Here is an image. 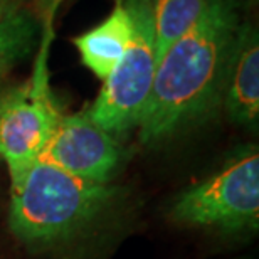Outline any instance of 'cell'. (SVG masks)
<instances>
[{
    "instance_id": "3957f363",
    "label": "cell",
    "mask_w": 259,
    "mask_h": 259,
    "mask_svg": "<svg viewBox=\"0 0 259 259\" xmlns=\"http://www.w3.org/2000/svg\"><path fill=\"white\" fill-rule=\"evenodd\" d=\"M170 219L224 232L256 231L259 222V155L237 153L212 177L184 190L170 205Z\"/></svg>"
},
{
    "instance_id": "8992f818",
    "label": "cell",
    "mask_w": 259,
    "mask_h": 259,
    "mask_svg": "<svg viewBox=\"0 0 259 259\" xmlns=\"http://www.w3.org/2000/svg\"><path fill=\"white\" fill-rule=\"evenodd\" d=\"M40 157L79 179L110 184L120 165L121 150L116 138L98 125L86 108L79 113L59 116Z\"/></svg>"
},
{
    "instance_id": "52a82bcc",
    "label": "cell",
    "mask_w": 259,
    "mask_h": 259,
    "mask_svg": "<svg viewBox=\"0 0 259 259\" xmlns=\"http://www.w3.org/2000/svg\"><path fill=\"white\" fill-rule=\"evenodd\" d=\"M222 103L236 125L256 128L259 120V37L257 29L242 24L227 71Z\"/></svg>"
},
{
    "instance_id": "ba28073f",
    "label": "cell",
    "mask_w": 259,
    "mask_h": 259,
    "mask_svg": "<svg viewBox=\"0 0 259 259\" xmlns=\"http://www.w3.org/2000/svg\"><path fill=\"white\" fill-rule=\"evenodd\" d=\"M133 37V20L123 0H116L101 24L72 39L81 63L105 81L120 63Z\"/></svg>"
},
{
    "instance_id": "5b68a950",
    "label": "cell",
    "mask_w": 259,
    "mask_h": 259,
    "mask_svg": "<svg viewBox=\"0 0 259 259\" xmlns=\"http://www.w3.org/2000/svg\"><path fill=\"white\" fill-rule=\"evenodd\" d=\"M133 20V37L120 63L103 81V88L88 113L103 130L125 135L138 128L153 88L158 53L153 32L133 0H123Z\"/></svg>"
},
{
    "instance_id": "9c48e42d",
    "label": "cell",
    "mask_w": 259,
    "mask_h": 259,
    "mask_svg": "<svg viewBox=\"0 0 259 259\" xmlns=\"http://www.w3.org/2000/svg\"><path fill=\"white\" fill-rule=\"evenodd\" d=\"M153 32L158 59L170 44L192 27L212 0H133Z\"/></svg>"
},
{
    "instance_id": "7a4b0ae2",
    "label": "cell",
    "mask_w": 259,
    "mask_h": 259,
    "mask_svg": "<svg viewBox=\"0 0 259 259\" xmlns=\"http://www.w3.org/2000/svg\"><path fill=\"white\" fill-rule=\"evenodd\" d=\"M116 192L110 184L79 179L39 157L22 180L12 185L10 229L24 244L53 247L91 226Z\"/></svg>"
},
{
    "instance_id": "30bf717a",
    "label": "cell",
    "mask_w": 259,
    "mask_h": 259,
    "mask_svg": "<svg viewBox=\"0 0 259 259\" xmlns=\"http://www.w3.org/2000/svg\"><path fill=\"white\" fill-rule=\"evenodd\" d=\"M37 35V19L25 7L0 22V77L32 53Z\"/></svg>"
},
{
    "instance_id": "277c9868",
    "label": "cell",
    "mask_w": 259,
    "mask_h": 259,
    "mask_svg": "<svg viewBox=\"0 0 259 259\" xmlns=\"http://www.w3.org/2000/svg\"><path fill=\"white\" fill-rule=\"evenodd\" d=\"M61 115L51 93L44 46L32 79L0 95V157L12 185H17L42 155Z\"/></svg>"
},
{
    "instance_id": "8fae6325",
    "label": "cell",
    "mask_w": 259,
    "mask_h": 259,
    "mask_svg": "<svg viewBox=\"0 0 259 259\" xmlns=\"http://www.w3.org/2000/svg\"><path fill=\"white\" fill-rule=\"evenodd\" d=\"M20 7H24L22 0H0V22L17 12Z\"/></svg>"
},
{
    "instance_id": "6da1fadb",
    "label": "cell",
    "mask_w": 259,
    "mask_h": 259,
    "mask_svg": "<svg viewBox=\"0 0 259 259\" xmlns=\"http://www.w3.org/2000/svg\"><path fill=\"white\" fill-rule=\"evenodd\" d=\"M241 25L239 0H212L192 27L165 49L138 123L140 143H162L217 110Z\"/></svg>"
}]
</instances>
